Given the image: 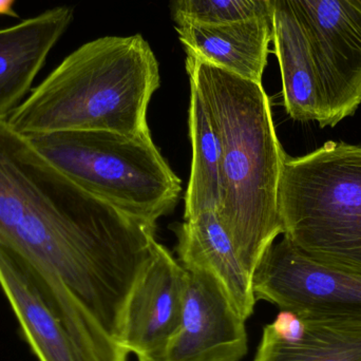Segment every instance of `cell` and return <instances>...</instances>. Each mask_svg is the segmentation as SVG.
Returning <instances> with one entry per match:
<instances>
[{
  "label": "cell",
  "instance_id": "obj_1",
  "mask_svg": "<svg viewBox=\"0 0 361 361\" xmlns=\"http://www.w3.org/2000/svg\"><path fill=\"white\" fill-rule=\"evenodd\" d=\"M156 228L93 197L0 121V244L32 275L84 361H127L125 310Z\"/></svg>",
  "mask_w": 361,
  "mask_h": 361
},
{
  "label": "cell",
  "instance_id": "obj_2",
  "mask_svg": "<svg viewBox=\"0 0 361 361\" xmlns=\"http://www.w3.org/2000/svg\"><path fill=\"white\" fill-rule=\"evenodd\" d=\"M189 85L216 124L222 146L219 216L246 271L282 233L278 206L286 154L262 82H254L186 53Z\"/></svg>",
  "mask_w": 361,
  "mask_h": 361
},
{
  "label": "cell",
  "instance_id": "obj_3",
  "mask_svg": "<svg viewBox=\"0 0 361 361\" xmlns=\"http://www.w3.org/2000/svg\"><path fill=\"white\" fill-rule=\"evenodd\" d=\"M160 68L141 35L105 36L68 55L6 123L23 135L66 130H107L152 137L150 99Z\"/></svg>",
  "mask_w": 361,
  "mask_h": 361
},
{
  "label": "cell",
  "instance_id": "obj_4",
  "mask_svg": "<svg viewBox=\"0 0 361 361\" xmlns=\"http://www.w3.org/2000/svg\"><path fill=\"white\" fill-rule=\"evenodd\" d=\"M278 206L282 233L299 254L361 276V146L328 142L286 156Z\"/></svg>",
  "mask_w": 361,
  "mask_h": 361
},
{
  "label": "cell",
  "instance_id": "obj_5",
  "mask_svg": "<svg viewBox=\"0 0 361 361\" xmlns=\"http://www.w3.org/2000/svg\"><path fill=\"white\" fill-rule=\"evenodd\" d=\"M25 137L74 184L152 228L179 201L182 182L152 137L66 130Z\"/></svg>",
  "mask_w": 361,
  "mask_h": 361
},
{
  "label": "cell",
  "instance_id": "obj_6",
  "mask_svg": "<svg viewBox=\"0 0 361 361\" xmlns=\"http://www.w3.org/2000/svg\"><path fill=\"white\" fill-rule=\"evenodd\" d=\"M315 59L322 127H334L361 104V0H290Z\"/></svg>",
  "mask_w": 361,
  "mask_h": 361
},
{
  "label": "cell",
  "instance_id": "obj_7",
  "mask_svg": "<svg viewBox=\"0 0 361 361\" xmlns=\"http://www.w3.org/2000/svg\"><path fill=\"white\" fill-rule=\"evenodd\" d=\"M252 283L256 300L280 310L361 322V276L307 260L284 237L263 252Z\"/></svg>",
  "mask_w": 361,
  "mask_h": 361
},
{
  "label": "cell",
  "instance_id": "obj_8",
  "mask_svg": "<svg viewBox=\"0 0 361 361\" xmlns=\"http://www.w3.org/2000/svg\"><path fill=\"white\" fill-rule=\"evenodd\" d=\"M179 326L157 361H240L248 351L245 320L218 280L204 269H185Z\"/></svg>",
  "mask_w": 361,
  "mask_h": 361
},
{
  "label": "cell",
  "instance_id": "obj_9",
  "mask_svg": "<svg viewBox=\"0 0 361 361\" xmlns=\"http://www.w3.org/2000/svg\"><path fill=\"white\" fill-rule=\"evenodd\" d=\"M186 271L166 247L156 254L133 288L125 310L122 345L139 361H157L180 324Z\"/></svg>",
  "mask_w": 361,
  "mask_h": 361
},
{
  "label": "cell",
  "instance_id": "obj_10",
  "mask_svg": "<svg viewBox=\"0 0 361 361\" xmlns=\"http://www.w3.org/2000/svg\"><path fill=\"white\" fill-rule=\"evenodd\" d=\"M252 361H361V322L280 310Z\"/></svg>",
  "mask_w": 361,
  "mask_h": 361
},
{
  "label": "cell",
  "instance_id": "obj_11",
  "mask_svg": "<svg viewBox=\"0 0 361 361\" xmlns=\"http://www.w3.org/2000/svg\"><path fill=\"white\" fill-rule=\"evenodd\" d=\"M0 288L38 361H84L67 329L42 297L29 261L2 244Z\"/></svg>",
  "mask_w": 361,
  "mask_h": 361
},
{
  "label": "cell",
  "instance_id": "obj_12",
  "mask_svg": "<svg viewBox=\"0 0 361 361\" xmlns=\"http://www.w3.org/2000/svg\"><path fill=\"white\" fill-rule=\"evenodd\" d=\"M73 20V8L57 6L0 30V121L23 103L49 53Z\"/></svg>",
  "mask_w": 361,
  "mask_h": 361
},
{
  "label": "cell",
  "instance_id": "obj_13",
  "mask_svg": "<svg viewBox=\"0 0 361 361\" xmlns=\"http://www.w3.org/2000/svg\"><path fill=\"white\" fill-rule=\"evenodd\" d=\"M185 53L254 82H262L271 42V16L226 23H175Z\"/></svg>",
  "mask_w": 361,
  "mask_h": 361
},
{
  "label": "cell",
  "instance_id": "obj_14",
  "mask_svg": "<svg viewBox=\"0 0 361 361\" xmlns=\"http://www.w3.org/2000/svg\"><path fill=\"white\" fill-rule=\"evenodd\" d=\"M178 261L184 269L212 274L244 320L254 313L257 300L252 275L242 264L218 212H204L185 220L176 231Z\"/></svg>",
  "mask_w": 361,
  "mask_h": 361
},
{
  "label": "cell",
  "instance_id": "obj_15",
  "mask_svg": "<svg viewBox=\"0 0 361 361\" xmlns=\"http://www.w3.org/2000/svg\"><path fill=\"white\" fill-rule=\"evenodd\" d=\"M271 42L281 71L286 112L298 122H319V80L305 27L290 0H271Z\"/></svg>",
  "mask_w": 361,
  "mask_h": 361
},
{
  "label": "cell",
  "instance_id": "obj_16",
  "mask_svg": "<svg viewBox=\"0 0 361 361\" xmlns=\"http://www.w3.org/2000/svg\"><path fill=\"white\" fill-rule=\"evenodd\" d=\"M189 135L192 147L190 178L185 193L184 220L218 212L222 195V146L205 102L190 86Z\"/></svg>",
  "mask_w": 361,
  "mask_h": 361
},
{
  "label": "cell",
  "instance_id": "obj_17",
  "mask_svg": "<svg viewBox=\"0 0 361 361\" xmlns=\"http://www.w3.org/2000/svg\"><path fill=\"white\" fill-rule=\"evenodd\" d=\"M173 21L226 23L271 15V6L257 0H169Z\"/></svg>",
  "mask_w": 361,
  "mask_h": 361
},
{
  "label": "cell",
  "instance_id": "obj_18",
  "mask_svg": "<svg viewBox=\"0 0 361 361\" xmlns=\"http://www.w3.org/2000/svg\"><path fill=\"white\" fill-rule=\"evenodd\" d=\"M15 0H0V15L10 17H18L17 13L13 10V4Z\"/></svg>",
  "mask_w": 361,
  "mask_h": 361
},
{
  "label": "cell",
  "instance_id": "obj_19",
  "mask_svg": "<svg viewBox=\"0 0 361 361\" xmlns=\"http://www.w3.org/2000/svg\"><path fill=\"white\" fill-rule=\"evenodd\" d=\"M257 1L261 2V4H267V6H271V0H257Z\"/></svg>",
  "mask_w": 361,
  "mask_h": 361
}]
</instances>
